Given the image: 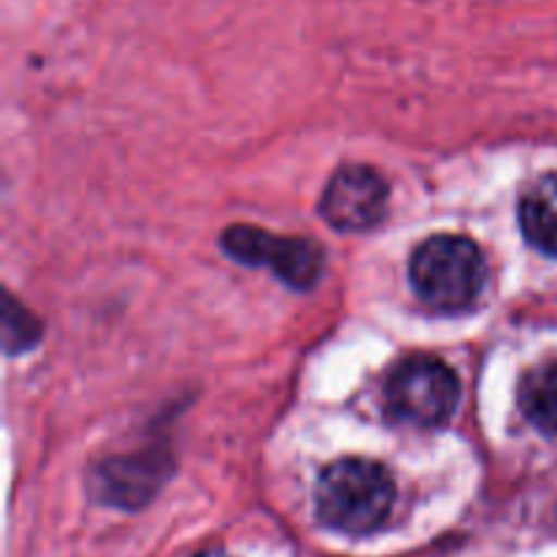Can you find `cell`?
<instances>
[{
    "label": "cell",
    "mask_w": 557,
    "mask_h": 557,
    "mask_svg": "<svg viewBox=\"0 0 557 557\" xmlns=\"http://www.w3.org/2000/svg\"><path fill=\"white\" fill-rule=\"evenodd\" d=\"M395 479L373 460H337L315 484V515L326 528L348 536L379 531L395 506Z\"/></svg>",
    "instance_id": "1"
},
{
    "label": "cell",
    "mask_w": 557,
    "mask_h": 557,
    "mask_svg": "<svg viewBox=\"0 0 557 557\" xmlns=\"http://www.w3.org/2000/svg\"><path fill=\"white\" fill-rule=\"evenodd\" d=\"M487 277V256L473 239L460 234H435L411 256L413 292L438 313H462L473 308Z\"/></svg>",
    "instance_id": "2"
},
{
    "label": "cell",
    "mask_w": 557,
    "mask_h": 557,
    "mask_svg": "<svg viewBox=\"0 0 557 557\" xmlns=\"http://www.w3.org/2000/svg\"><path fill=\"white\" fill-rule=\"evenodd\" d=\"M460 403L455 370L435 357H408L384 384V406L395 422L435 430L449 422Z\"/></svg>",
    "instance_id": "3"
},
{
    "label": "cell",
    "mask_w": 557,
    "mask_h": 557,
    "mask_svg": "<svg viewBox=\"0 0 557 557\" xmlns=\"http://www.w3.org/2000/svg\"><path fill=\"white\" fill-rule=\"evenodd\" d=\"M221 248L228 259L250 267H267L292 288L313 286L324 270V253L315 243L299 237H275L256 226H228L221 237Z\"/></svg>",
    "instance_id": "4"
},
{
    "label": "cell",
    "mask_w": 557,
    "mask_h": 557,
    "mask_svg": "<svg viewBox=\"0 0 557 557\" xmlns=\"http://www.w3.org/2000/svg\"><path fill=\"white\" fill-rule=\"evenodd\" d=\"M389 205V188L386 180L375 169L359 166H341L326 183L321 194V215L337 232H368L379 226L386 215Z\"/></svg>",
    "instance_id": "5"
},
{
    "label": "cell",
    "mask_w": 557,
    "mask_h": 557,
    "mask_svg": "<svg viewBox=\"0 0 557 557\" xmlns=\"http://www.w3.org/2000/svg\"><path fill=\"white\" fill-rule=\"evenodd\" d=\"M520 226L533 248L557 259V172L528 185L520 199Z\"/></svg>",
    "instance_id": "6"
},
{
    "label": "cell",
    "mask_w": 557,
    "mask_h": 557,
    "mask_svg": "<svg viewBox=\"0 0 557 557\" xmlns=\"http://www.w3.org/2000/svg\"><path fill=\"white\" fill-rule=\"evenodd\" d=\"M522 417L544 435H557V359L531 370L520 384Z\"/></svg>",
    "instance_id": "7"
},
{
    "label": "cell",
    "mask_w": 557,
    "mask_h": 557,
    "mask_svg": "<svg viewBox=\"0 0 557 557\" xmlns=\"http://www.w3.org/2000/svg\"><path fill=\"white\" fill-rule=\"evenodd\" d=\"M194 557H228L226 553H221V549H205V553L194 555Z\"/></svg>",
    "instance_id": "8"
}]
</instances>
